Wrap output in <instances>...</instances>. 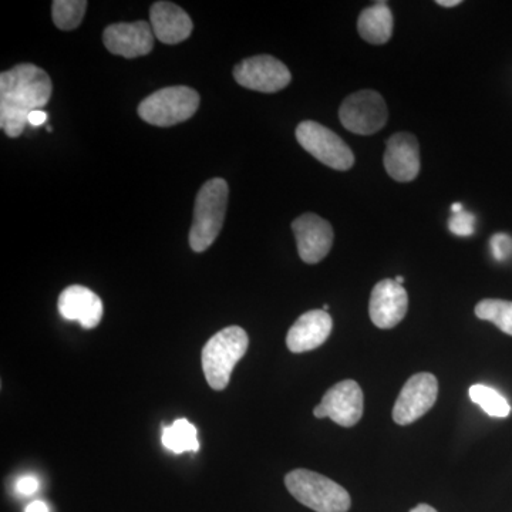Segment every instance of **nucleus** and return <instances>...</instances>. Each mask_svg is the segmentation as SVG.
<instances>
[{"label": "nucleus", "mask_w": 512, "mask_h": 512, "mask_svg": "<svg viewBox=\"0 0 512 512\" xmlns=\"http://www.w3.org/2000/svg\"><path fill=\"white\" fill-rule=\"evenodd\" d=\"M53 86L49 74L32 63H22L0 74V127L10 138L25 131L33 111L49 103Z\"/></svg>", "instance_id": "1"}, {"label": "nucleus", "mask_w": 512, "mask_h": 512, "mask_svg": "<svg viewBox=\"0 0 512 512\" xmlns=\"http://www.w3.org/2000/svg\"><path fill=\"white\" fill-rule=\"evenodd\" d=\"M248 346V333L239 326H228L205 343L202 370L211 389L217 392L227 389L232 372L247 353Z\"/></svg>", "instance_id": "2"}, {"label": "nucleus", "mask_w": 512, "mask_h": 512, "mask_svg": "<svg viewBox=\"0 0 512 512\" xmlns=\"http://www.w3.org/2000/svg\"><path fill=\"white\" fill-rule=\"evenodd\" d=\"M228 195L227 181L222 178H212L198 191L190 231L192 251H207L220 235L227 214Z\"/></svg>", "instance_id": "3"}, {"label": "nucleus", "mask_w": 512, "mask_h": 512, "mask_svg": "<svg viewBox=\"0 0 512 512\" xmlns=\"http://www.w3.org/2000/svg\"><path fill=\"white\" fill-rule=\"evenodd\" d=\"M285 485L292 497L316 512H348L352 505L342 485L315 471L293 470L286 474Z\"/></svg>", "instance_id": "4"}, {"label": "nucleus", "mask_w": 512, "mask_h": 512, "mask_svg": "<svg viewBox=\"0 0 512 512\" xmlns=\"http://www.w3.org/2000/svg\"><path fill=\"white\" fill-rule=\"evenodd\" d=\"M200 103V94L191 87H165L141 101L138 116L151 126L171 127L190 120Z\"/></svg>", "instance_id": "5"}, {"label": "nucleus", "mask_w": 512, "mask_h": 512, "mask_svg": "<svg viewBox=\"0 0 512 512\" xmlns=\"http://www.w3.org/2000/svg\"><path fill=\"white\" fill-rule=\"evenodd\" d=\"M296 140L303 150L333 170L348 171L355 164V156L348 144L335 131L316 121H302L296 127Z\"/></svg>", "instance_id": "6"}, {"label": "nucleus", "mask_w": 512, "mask_h": 512, "mask_svg": "<svg viewBox=\"0 0 512 512\" xmlns=\"http://www.w3.org/2000/svg\"><path fill=\"white\" fill-rule=\"evenodd\" d=\"M389 111L382 94L375 90H360L343 100L339 110L342 126L350 133L372 136L387 123Z\"/></svg>", "instance_id": "7"}, {"label": "nucleus", "mask_w": 512, "mask_h": 512, "mask_svg": "<svg viewBox=\"0 0 512 512\" xmlns=\"http://www.w3.org/2000/svg\"><path fill=\"white\" fill-rule=\"evenodd\" d=\"M239 86L259 93H278L292 82V74L281 60L272 56H254L242 60L234 69Z\"/></svg>", "instance_id": "8"}, {"label": "nucleus", "mask_w": 512, "mask_h": 512, "mask_svg": "<svg viewBox=\"0 0 512 512\" xmlns=\"http://www.w3.org/2000/svg\"><path fill=\"white\" fill-rule=\"evenodd\" d=\"M439 396V382L431 373H417L404 384L393 407V420L407 426L433 409Z\"/></svg>", "instance_id": "9"}, {"label": "nucleus", "mask_w": 512, "mask_h": 512, "mask_svg": "<svg viewBox=\"0 0 512 512\" xmlns=\"http://www.w3.org/2000/svg\"><path fill=\"white\" fill-rule=\"evenodd\" d=\"M316 419L329 417L342 427H353L363 416V392L355 380H343L330 387L313 409Z\"/></svg>", "instance_id": "10"}, {"label": "nucleus", "mask_w": 512, "mask_h": 512, "mask_svg": "<svg viewBox=\"0 0 512 512\" xmlns=\"http://www.w3.org/2000/svg\"><path fill=\"white\" fill-rule=\"evenodd\" d=\"M292 231L295 234L299 256L306 264H319L332 249L335 232L332 225L319 215L312 212L301 215L292 222Z\"/></svg>", "instance_id": "11"}, {"label": "nucleus", "mask_w": 512, "mask_h": 512, "mask_svg": "<svg viewBox=\"0 0 512 512\" xmlns=\"http://www.w3.org/2000/svg\"><path fill=\"white\" fill-rule=\"evenodd\" d=\"M103 43L111 55L136 59L147 56L154 47V32L150 23H116L103 33Z\"/></svg>", "instance_id": "12"}, {"label": "nucleus", "mask_w": 512, "mask_h": 512, "mask_svg": "<svg viewBox=\"0 0 512 512\" xmlns=\"http://www.w3.org/2000/svg\"><path fill=\"white\" fill-rule=\"evenodd\" d=\"M409 309V296L403 285L394 279H383L370 295L369 315L379 329H393L399 325Z\"/></svg>", "instance_id": "13"}, {"label": "nucleus", "mask_w": 512, "mask_h": 512, "mask_svg": "<svg viewBox=\"0 0 512 512\" xmlns=\"http://www.w3.org/2000/svg\"><path fill=\"white\" fill-rule=\"evenodd\" d=\"M384 168L399 183H410L420 173V147L410 133H397L387 141Z\"/></svg>", "instance_id": "14"}, {"label": "nucleus", "mask_w": 512, "mask_h": 512, "mask_svg": "<svg viewBox=\"0 0 512 512\" xmlns=\"http://www.w3.org/2000/svg\"><path fill=\"white\" fill-rule=\"evenodd\" d=\"M332 328L333 320L323 309L303 313L289 329L286 346L292 353L311 352L328 340Z\"/></svg>", "instance_id": "15"}, {"label": "nucleus", "mask_w": 512, "mask_h": 512, "mask_svg": "<svg viewBox=\"0 0 512 512\" xmlns=\"http://www.w3.org/2000/svg\"><path fill=\"white\" fill-rule=\"evenodd\" d=\"M57 306L63 319L77 320L84 329L96 328L103 318L100 296L86 286L73 285L64 289Z\"/></svg>", "instance_id": "16"}, {"label": "nucleus", "mask_w": 512, "mask_h": 512, "mask_svg": "<svg viewBox=\"0 0 512 512\" xmlns=\"http://www.w3.org/2000/svg\"><path fill=\"white\" fill-rule=\"evenodd\" d=\"M150 22L154 36L164 45L184 42L194 29L188 13L171 2L154 3L150 9Z\"/></svg>", "instance_id": "17"}, {"label": "nucleus", "mask_w": 512, "mask_h": 512, "mask_svg": "<svg viewBox=\"0 0 512 512\" xmlns=\"http://www.w3.org/2000/svg\"><path fill=\"white\" fill-rule=\"evenodd\" d=\"M394 19L386 2L375 3L360 13L357 32L370 45H384L393 35Z\"/></svg>", "instance_id": "18"}, {"label": "nucleus", "mask_w": 512, "mask_h": 512, "mask_svg": "<svg viewBox=\"0 0 512 512\" xmlns=\"http://www.w3.org/2000/svg\"><path fill=\"white\" fill-rule=\"evenodd\" d=\"M163 444L167 450L175 454H183L185 451L197 453L200 450L197 429L194 424L185 419L175 420L171 426L165 427Z\"/></svg>", "instance_id": "19"}, {"label": "nucleus", "mask_w": 512, "mask_h": 512, "mask_svg": "<svg viewBox=\"0 0 512 512\" xmlns=\"http://www.w3.org/2000/svg\"><path fill=\"white\" fill-rule=\"evenodd\" d=\"M470 399L480 406L488 416L495 417V419H505L511 414L510 402L505 399L503 394L485 384L471 386Z\"/></svg>", "instance_id": "20"}, {"label": "nucleus", "mask_w": 512, "mask_h": 512, "mask_svg": "<svg viewBox=\"0 0 512 512\" xmlns=\"http://www.w3.org/2000/svg\"><path fill=\"white\" fill-rule=\"evenodd\" d=\"M476 315L478 319L488 320L512 336V302L503 299H484L478 302Z\"/></svg>", "instance_id": "21"}, {"label": "nucleus", "mask_w": 512, "mask_h": 512, "mask_svg": "<svg viewBox=\"0 0 512 512\" xmlns=\"http://www.w3.org/2000/svg\"><path fill=\"white\" fill-rule=\"evenodd\" d=\"M87 2L84 0H55L52 3L53 22L60 30L79 28L86 15Z\"/></svg>", "instance_id": "22"}, {"label": "nucleus", "mask_w": 512, "mask_h": 512, "mask_svg": "<svg viewBox=\"0 0 512 512\" xmlns=\"http://www.w3.org/2000/svg\"><path fill=\"white\" fill-rule=\"evenodd\" d=\"M448 228L457 237H471L476 231V217L468 211L458 212L448 221Z\"/></svg>", "instance_id": "23"}, {"label": "nucleus", "mask_w": 512, "mask_h": 512, "mask_svg": "<svg viewBox=\"0 0 512 512\" xmlns=\"http://www.w3.org/2000/svg\"><path fill=\"white\" fill-rule=\"evenodd\" d=\"M491 254H493L495 261L504 262L512 256V238L510 235L495 234L490 241Z\"/></svg>", "instance_id": "24"}, {"label": "nucleus", "mask_w": 512, "mask_h": 512, "mask_svg": "<svg viewBox=\"0 0 512 512\" xmlns=\"http://www.w3.org/2000/svg\"><path fill=\"white\" fill-rule=\"evenodd\" d=\"M16 490L22 495H32L39 490V480L36 477L25 476L19 478L18 484H16Z\"/></svg>", "instance_id": "25"}, {"label": "nucleus", "mask_w": 512, "mask_h": 512, "mask_svg": "<svg viewBox=\"0 0 512 512\" xmlns=\"http://www.w3.org/2000/svg\"><path fill=\"white\" fill-rule=\"evenodd\" d=\"M46 121H47V113H45V111H42V110H36V111H33L32 114H30L29 119H28V124H30V126H32V127H39V126H43V124H45Z\"/></svg>", "instance_id": "26"}, {"label": "nucleus", "mask_w": 512, "mask_h": 512, "mask_svg": "<svg viewBox=\"0 0 512 512\" xmlns=\"http://www.w3.org/2000/svg\"><path fill=\"white\" fill-rule=\"evenodd\" d=\"M26 512H50L49 507H47L46 503H43V501H33V503H30L28 507H26Z\"/></svg>", "instance_id": "27"}, {"label": "nucleus", "mask_w": 512, "mask_h": 512, "mask_svg": "<svg viewBox=\"0 0 512 512\" xmlns=\"http://www.w3.org/2000/svg\"><path fill=\"white\" fill-rule=\"evenodd\" d=\"M437 5L443 6V8H456V6L461 5V0H439Z\"/></svg>", "instance_id": "28"}, {"label": "nucleus", "mask_w": 512, "mask_h": 512, "mask_svg": "<svg viewBox=\"0 0 512 512\" xmlns=\"http://www.w3.org/2000/svg\"><path fill=\"white\" fill-rule=\"evenodd\" d=\"M410 512H437V511L434 510V508L431 507V505H429V504H420V505H417V507H414L413 510Z\"/></svg>", "instance_id": "29"}, {"label": "nucleus", "mask_w": 512, "mask_h": 512, "mask_svg": "<svg viewBox=\"0 0 512 512\" xmlns=\"http://www.w3.org/2000/svg\"><path fill=\"white\" fill-rule=\"evenodd\" d=\"M461 211H464V205L460 204V202H456V204L451 207V212H453V214H458V212Z\"/></svg>", "instance_id": "30"}, {"label": "nucleus", "mask_w": 512, "mask_h": 512, "mask_svg": "<svg viewBox=\"0 0 512 512\" xmlns=\"http://www.w3.org/2000/svg\"><path fill=\"white\" fill-rule=\"evenodd\" d=\"M394 281H396L397 284L403 285L404 278H403V276H397V278L394 279Z\"/></svg>", "instance_id": "31"}, {"label": "nucleus", "mask_w": 512, "mask_h": 512, "mask_svg": "<svg viewBox=\"0 0 512 512\" xmlns=\"http://www.w3.org/2000/svg\"><path fill=\"white\" fill-rule=\"evenodd\" d=\"M323 311L328 312L329 311V305L323 306Z\"/></svg>", "instance_id": "32"}]
</instances>
